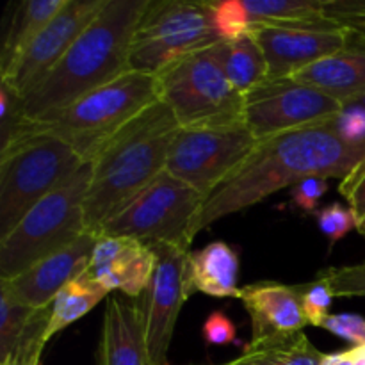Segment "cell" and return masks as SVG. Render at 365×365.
Masks as SVG:
<instances>
[{"mask_svg": "<svg viewBox=\"0 0 365 365\" xmlns=\"http://www.w3.org/2000/svg\"><path fill=\"white\" fill-rule=\"evenodd\" d=\"M210 365H246V364L239 362V360L235 359V360H232V362H227V364H210Z\"/></svg>", "mask_w": 365, "mask_h": 365, "instance_id": "cell-40", "label": "cell"}, {"mask_svg": "<svg viewBox=\"0 0 365 365\" xmlns=\"http://www.w3.org/2000/svg\"><path fill=\"white\" fill-rule=\"evenodd\" d=\"M356 356L355 349L349 348L346 351L331 353V355H327L323 360V365H355Z\"/></svg>", "mask_w": 365, "mask_h": 365, "instance_id": "cell-38", "label": "cell"}, {"mask_svg": "<svg viewBox=\"0 0 365 365\" xmlns=\"http://www.w3.org/2000/svg\"><path fill=\"white\" fill-rule=\"evenodd\" d=\"M205 196L164 171L134 202L107 221L98 235L130 237L148 246L171 245L189 250L192 220Z\"/></svg>", "mask_w": 365, "mask_h": 365, "instance_id": "cell-9", "label": "cell"}, {"mask_svg": "<svg viewBox=\"0 0 365 365\" xmlns=\"http://www.w3.org/2000/svg\"><path fill=\"white\" fill-rule=\"evenodd\" d=\"M349 106H362V107H365V95L360 96V98H356L355 102L349 103Z\"/></svg>", "mask_w": 365, "mask_h": 365, "instance_id": "cell-39", "label": "cell"}, {"mask_svg": "<svg viewBox=\"0 0 365 365\" xmlns=\"http://www.w3.org/2000/svg\"><path fill=\"white\" fill-rule=\"evenodd\" d=\"M91 163L39 200L7 235L0 237V280H11L88 232L86 196Z\"/></svg>", "mask_w": 365, "mask_h": 365, "instance_id": "cell-6", "label": "cell"}, {"mask_svg": "<svg viewBox=\"0 0 365 365\" xmlns=\"http://www.w3.org/2000/svg\"><path fill=\"white\" fill-rule=\"evenodd\" d=\"M98 234L86 232L66 248L52 253L11 280H0V289L31 309H46L56 296L77 280L91 262Z\"/></svg>", "mask_w": 365, "mask_h": 365, "instance_id": "cell-15", "label": "cell"}, {"mask_svg": "<svg viewBox=\"0 0 365 365\" xmlns=\"http://www.w3.org/2000/svg\"><path fill=\"white\" fill-rule=\"evenodd\" d=\"M257 143L245 120L180 127L170 148L166 171L207 198L241 166Z\"/></svg>", "mask_w": 365, "mask_h": 365, "instance_id": "cell-10", "label": "cell"}, {"mask_svg": "<svg viewBox=\"0 0 365 365\" xmlns=\"http://www.w3.org/2000/svg\"><path fill=\"white\" fill-rule=\"evenodd\" d=\"M360 349V351H362V355L365 356V346H364V348H359Z\"/></svg>", "mask_w": 365, "mask_h": 365, "instance_id": "cell-41", "label": "cell"}, {"mask_svg": "<svg viewBox=\"0 0 365 365\" xmlns=\"http://www.w3.org/2000/svg\"><path fill=\"white\" fill-rule=\"evenodd\" d=\"M157 264L152 282L138 298L148 365H170L171 341L182 307L191 296L185 287V262L191 250L171 245L152 246Z\"/></svg>", "mask_w": 365, "mask_h": 365, "instance_id": "cell-12", "label": "cell"}, {"mask_svg": "<svg viewBox=\"0 0 365 365\" xmlns=\"http://www.w3.org/2000/svg\"><path fill=\"white\" fill-rule=\"evenodd\" d=\"M330 127L349 145H365V107L346 106Z\"/></svg>", "mask_w": 365, "mask_h": 365, "instance_id": "cell-35", "label": "cell"}, {"mask_svg": "<svg viewBox=\"0 0 365 365\" xmlns=\"http://www.w3.org/2000/svg\"><path fill=\"white\" fill-rule=\"evenodd\" d=\"M339 192L355 216L356 230L365 237V157L342 178Z\"/></svg>", "mask_w": 365, "mask_h": 365, "instance_id": "cell-32", "label": "cell"}, {"mask_svg": "<svg viewBox=\"0 0 365 365\" xmlns=\"http://www.w3.org/2000/svg\"><path fill=\"white\" fill-rule=\"evenodd\" d=\"M324 18L346 31L365 34V0H327Z\"/></svg>", "mask_w": 365, "mask_h": 365, "instance_id": "cell-33", "label": "cell"}, {"mask_svg": "<svg viewBox=\"0 0 365 365\" xmlns=\"http://www.w3.org/2000/svg\"><path fill=\"white\" fill-rule=\"evenodd\" d=\"M321 353L303 331L264 342H248L239 362L246 365H323Z\"/></svg>", "mask_w": 365, "mask_h": 365, "instance_id": "cell-24", "label": "cell"}, {"mask_svg": "<svg viewBox=\"0 0 365 365\" xmlns=\"http://www.w3.org/2000/svg\"><path fill=\"white\" fill-rule=\"evenodd\" d=\"M316 278L328 284L335 298H365V262L328 267L319 271Z\"/></svg>", "mask_w": 365, "mask_h": 365, "instance_id": "cell-28", "label": "cell"}, {"mask_svg": "<svg viewBox=\"0 0 365 365\" xmlns=\"http://www.w3.org/2000/svg\"><path fill=\"white\" fill-rule=\"evenodd\" d=\"M178 128L180 125L170 107L157 100L102 146L91 160L84 203L88 232L98 234L107 221L166 171Z\"/></svg>", "mask_w": 365, "mask_h": 365, "instance_id": "cell-3", "label": "cell"}, {"mask_svg": "<svg viewBox=\"0 0 365 365\" xmlns=\"http://www.w3.org/2000/svg\"><path fill=\"white\" fill-rule=\"evenodd\" d=\"M316 217L319 230L323 232L328 237V241H330V248L335 246V242L341 241L342 237H346L349 232L356 230V221L351 209L339 202L330 203V205L317 210Z\"/></svg>", "mask_w": 365, "mask_h": 365, "instance_id": "cell-31", "label": "cell"}, {"mask_svg": "<svg viewBox=\"0 0 365 365\" xmlns=\"http://www.w3.org/2000/svg\"><path fill=\"white\" fill-rule=\"evenodd\" d=\"M110 292L106 291L93 278L82 273L77 280L68 284L50 305V321L46 328V342L91 312L102 299L109 298Z\"/></svg>", "mask_w": 365, "mask_h": 365, "instance_id": "cell-25", "label": "cell"}, {"mask_svg": "<svg viewBox=\"0 0 365 365\" xmlns=\"http://www.w3.org/2000/svg\"><path fill=\"white\" fill-rule=\"evenodd\" d=\"M253 36L266 57L267 81H277L292 77L341 50L348 41L349 31L323 18L314 24L267 27Z\"/></svg>", "mask_w": 365, "mask_h": 365, "instance_id": "cell-14", "label": "cell"}, {"mask_svg": "<svg viewBox=\"0 0 365 365\" xmlns=\"http://www.w3.org/2000/svg\"><path fill=\"white\" fill-rule=\"evenodd\" d=\"M216 45L180 57L155 75L159 100L170 107L180 127L245 120V95L225 73Z\"/></svg>", "mask_w": 365, "mask_h": 365, "instance_id": "cell-7", "label": "cell"}, {"mask_svg": "<svg viewBox=\"0 0 365 365\" xmlns=\"http://www.w3.org/2000/svg\"><path fill=\"white\" fill-rule=\"evenodd\" d=\"M216 50L225 73L242 95L267 81L266 57L253 34L220 39Z\"/></svg>", "mask_w": 365, "mask_h": 365, "instance_id": "cell-23", "label": "cell"}, {"mask_svg": "<svg viewBox=\"0 0 365 365\" xmlns=\"http://www.w3.org/2000/svg\"><path fill=\"white\" fill-rule=\"evenodd\" d=\"M321 328L348 341L351 348L365 346V319L359 314H330Z\"/></svg>", "mask_w": 365, "mask_h": 365, "instance_id": "cell-34", "label": "cell"}, {"mask_svg": "<svg viewBox=\"0 0 365 365\" xmlns=\"http://www.w3.org/2000/svg\"><path fill=\"white\" fill-rule=\"evenodd\" d=\"M296 287H298L299 298H302V305L303 310H305L309 324L310 327L321 328L324 319L330 316L331 303L335 299L331 289L323 280H319V278H316L310 284L296 285Z\"/></svg>", "mask_w": 365, "mask_h": 365, "instance_id": "cell-30", "label": "cell"}, {"mask_svg": "<svg viewBox=\"0 0 365 365\" xmlns=\"http://www.w3.org/2000/svg\"><path fill=\"white\" fill-rule=\"evenodd\" d=\"M66 0H27L13 16L0 53V75L14 66L21 53L29 48L36 36L48 25V21L64 7Z\"/></svg>", "mask_w": 365, "mask_h": 365, "instance_id": "cell-22", "label": "cell"}, {"mask_svg": "<svg viewBox=\"0 0 365 365\" xmlns=\"http://www.w3.org/2000/svg\"><path fill=\"white\" fill-rule=\"evenodd\" d=\"M237 299H241L252 319L250 342L287 337L309 327L296 285L257 282L241 287Z\"/></svg>", "mask_w": 365, "mask_h": 365, "instance_id": "cell-18", "label": "cell"}, {"mask_svg": "<svg viewBox=\"0 0 365 365\" xmlns=\"http://www.w3.org/2000/svg\"><path fill=\"white\" fill-rule=\"evenodd\" d=\"M106 4L107 0H66L63 9L36 36L14 66L0 75V81L11 86L18 95H27L63 59Z\"/></svg>", "mask_w": 365, "mask_h": 365, "instance_id": "cell-13", "label": "cell"}, {"mask_svg": "<svg viewBox=\"0 0 365 365\" xmlns=\"http://www.w3.org/2000/svg\"><path fill=\"white\" fill-rule=\"evenodd\" d=\"M150 0H107L50 73L24 96L25 121H41L128 71L130 41Z\"/></svg>", "mask_w": 365, "mask_h": 365, "instance_id": "cell-2", "label": "cell"}, {"mask_svg": "<svg viewBox=\"0 0 365 365\" xmlns=\"http://www.w3.org/2000/svg\"><path fill=\"white\" fill-rule=\"evenodd\" d=\"M220 39L209 0H150L132 36L128 68L157 75Z\"/></svg>", "mask_w": 365, "mask_h": 365, "instance_id": "cell-8", "label": "cell"}, {"mask_svg": "<svg viewBox=\"0 0 365 365\" xmlns=\"http://www.w3.org/2000/svg\"><path fill=\"white\" fill-rule=\"evenodd\" d=\"M24 127V96L0 81V150L6 148Z\"/></svg>", "mask_w": 365, "mask_h": 365, "instance_id": "cell-29", "label": "cell"}, {"mask_svg": "<svg viewBox=\"0 0 365 365\" xmlns=\"http://www.w3.org/2000/svg\"><path fill=\"white\" fill-rule=\"evenodd\" d=\"M239 255L230 245L216 241L189 252L185 262L187 294L203 292L214 298H239Z\"/></svg>", "mask_w": 365, "mask_h": 365, "instance_id": "cell-21", "label": "cell"}, {"mask_svg": "<svg viewBox=\"0 0 365 365\" xmlns=\"http://www.w3.org/2000/svg\"><path fill=\"white\" fill-rule=\"evenodd\" d=\"M203 341L209 346H227L237 342L235 324L221 310H214L203 323Z\"/></svg>", "mask_w": 365, "mask_h": 365, "instance_id": "cell-37", "label": "cell"}, {"mask_svg": "<svg viewBox=\"0 0 365 365\" xmlns=\"http://www.w3.org/2000/svg\"><path fill=\"white\" fill-rule=\"evenodd\" d=\"M50 321V307L38 309L13 351L0 360V365H39L46 346V328Z\"/></svg>", "mask_w": 365, "mask_h": 365, "instance_id": "cell-27", "label": "cell"}, {"mask_svg": "<svg viewBox=\"0 0 365 365\" xmlns=\"http://www.w3.org/2000/svg\"><path fill=\"white\" fill-rule=\"evenodd\" d=\"M291 78L319 89L342 106L365 95V34L349 31L341 50L298 71Z\"/></svg>", "mask_w": 365, "mask_h": 365, "instance_id": "cell-20", "label": "cell"}, {"mask_svg": "<svg viewBox=\"0 0 365 365\" xmlns=\"http://www.w3.org/2000/svg\"><path fill=\"white\" fill-rule=\"evenodd\" d=\"M327 0H209L221 39L255 34L267 27L314 24L324 18Z\"/></svg>", "mask_w": 365, "mask_h": 365, "instance_id": "cell-16", "label": "cell"}, {"mask_svg": "<svg viewBox=\"0 0 365 365\" xmlns=\"http://www.w3.org/2000/svg\"><path fill=\"white\" fill-rule=\"evenodd\" d=\"M96 365H148L138 298L113 292L106 299Z\"/></svg>", "mask_w": 365, "mask_h": 365, "instance_id": "cell-19", "label": "cell"}, {"mask_svg": "<svg viewBox=\"0 0 365 365\" xmlns=\"http://www.w3.org/2000/svg\"><path fill=\"white\" fill-rule=\"evenodd\" d=\"M344 106L294 78L266 81L245 95L242 118L257 141L334 121Z\"/></svg>", "mask_w": 365, "mask_h": 365, "instance_id": "cell-11", "label": "cell"}, {"mask_svg": "<svg viewBox=\"0 0 365 365\" xmlns=\"http://www.w3.org/2000/svg\"><path fill=\"white\" fill-rule=\"evenodd\" d=\"M364 157L365 145L346 143L330 123L262 139L241 166L203 200L191 223V239L221 217L257 205L305 178L342 180Z\"/></svg>", "mask_w": 365, "mask_h": 365, "instance_id": "cell-1", "label": "cell"}, {"mask_svg": "<svg viewBox=\"0 0 365 365\" xmlns=\"http://www.w3.org/2000/svg\"><path fill=\"white\" fill-rule=\"evenodd\" d=\"M157 100L159 84L155 75L128 70L46 120L27 123L56 135L71 146L84 163H91L113 135Z\"/></svg>", "mask_w": 365, "mask_h": 365, "instance_id": "cell-4", "label": "cell"}, {"mask_svg": "<svg viewBox=\"0 0 365 365\" xmlns=\"http://www.w3.org/2000/svg\"><path fill=\"white\" fill-rule=\"evenodd\" d=\"M36 310L38 309L24 305L13 294L0 289V360L13 351Z\"/></svg>", "mask_w": 365, "mask_h": 365, "instance_id": "cell-26", "label": "cell"}, {"mask_svg": "<svg viewBox=\"0 0 365 365\" xmlns=\"http://www.w3.org/2000/svg\"><path fill=\"white\" fill-rule=\"evenodd\" d=\"M157 257L152 246L130 237L98 235L84 271L106 291L139 298L152 282Z\"/></svg>", "mask_w": 365, "mask_h": 365, "instance_id": "cell-17", "label": "cell"}, {"mask_svg": "<svg viewBox=\"0 0 365 365\" xmlns=\"http://www.w3.org/2000/svg\"><path fill=\"white\" fill-rule=\"evenodd\" d=\"M328 189H330V185H328L327 178H305V180H302L292 187V205L305 214H316L319 210L317 207H319L321 198L327 195Z\"/></svg>", "mask_w": 365, "mask_h": 365, "instance_id": "cell-36", "label": "cell"}, {"mask_svg": "<svg viewBox=\"0 0 365 365\" xmlns=\"http://www.w3.org/2000/svg\"><path fill=\"white\" fill-rule=\"evenodd\" d=\"M84 164L71 146L25 121L20 134L0 150V237Z\"/></svg>", "mask_w": 365, "mask_h": 365, "instance_id": "cell-5", "label": "cell"}]
</instances>
